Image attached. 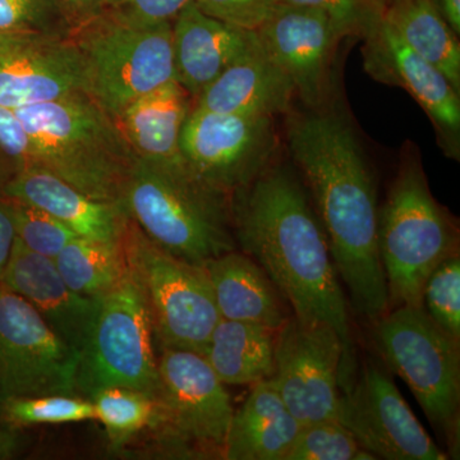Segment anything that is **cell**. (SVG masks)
Listing matches in <instances>:
<instances>
[{"instance_id":"1f68e13d","label":"cell","mask_w":460,"mask_h":460,"mask_svg":"<svg viewBox=\"0 0 460 460\" xmlns=\"http://www.w3.org/2000/svg\"><path fill=\"white\" fill-rule=\"evenodd\" d=\"M423 308L435 325L460 347L459 255L445 260L429 275L423 289Z\"/></svg>"},{"instance_id":"7402d4cb","label":"cell","mask_w":460,"mask_h":460,"mask_svg":"<svg viewBox=\"0 0 460 460\" xmlns=\"http://www.w3.org/2000/svg\"><path fill=\"white\" fill-rule=\"evenodd\" d=\"M204 266L222 319L256 323L274 332L289 319L279 290L252 257L234 250Z\"/></svg>"},{"instance_id":"cb8c5ba5","label":"cell","mask_w":460,"mask_h":460,"mask_svg":"<svg viewBox=\"0 0 460 460\" xmlns=\"http://www.w3.org/2000/svg\"><path fill=\"white\" fill-rule=\"evenodd\" d=\"M301 428L272 381H259L233 414L222 456L228 460H284Z\"/></svg>"},{"instance_id":"30bf717a","label":"cell","mask_w":460,"mask_h":460,"mask_svg":"<svg viewBox=\"0 0 460 460\" xmlns=\"http://www.w3.org/2000/svg\"><path fill=\"white\" fill-rule=\"evenodd\" d=\"M277 135L270 117L226 114L196 107L181 133L190 172L223 195L238 192L271 165Z\"/></svg>"},{"instance_id":"83f0119b","label":"cell","mask_w":460,"mask_h":460,"mask_svg":"<svg viewBox=\"0 0 460 460\" xmlns=\"http://www.w3.org/2000/svg\"><path fill=\"white\" fill-rule=\"evenodd\" d=\"M95 407V420L102 423L113 447H120L156 425L159 407L155 399L128 387H105L90 396Z\"/></svg>"},{"instance_id":"4fadbf2b","label":"cell","mask_w":460,"mask_h":460,"mask_svg":"<svg viewBox=\"0 0 460 460\" xmlns=\"http://www.w3.org/2000/svg\"><path fill=\"white\" fill-rule=\"evenodd\" d=\"M338 422L375 459L447 460L383 366L365 362L341 392Z\"/></svg>"},{"instance_id":"d4e9b609","label":"cell","mask_w":460,"mask_h":460,"mask_svg":"<svg viewBox=\"0 0 460 460\" xmlns=\"http://www.w3.org/2000/svg\"><path fill=\"white\" fill-rule=\"evenodd\" d=\"M275 345L274 330L222 319L202 356L224 385H253L274 376Z\"/></svg>"},{"instance_id":"3957f363","label":"cell","mask_w":460,"mask_h":460,"mask_svg":"<svg viewBox=\"0 0 460 460\" xmlns=\"http://www.w3.org/2000/svg\"><path fill=\"white\" fill-rule=\"evenodd\" d=\"M47 169L99 201L122 204L136 157L117 120L84 91L14 109Z\"/></svg>"},{"instance_id":"d6a6232c","label":"cell","mask_w":460,"mask_h":460,"mask_svg":"<svg viewBox=\"0 0 460 460\" xmlns=\"http://www.w3.org/2000/svg\"><path fill=\"white\" fill-rule=\"evenodd\" d=\"M0 31L72 35L68 21L54 0H0Z\"/></svg>"},{"instance_id":"836d02e7","label":"cell","mask_w":460,"mask_h":460,"mask_svg":"<svg viewBox=\"0 0 460 460\" xmlns=\"http://www.w3.org/2000/svg\"><path fill=\"white\" fill-rule=\"evenodd\" d=\"M277 3L319 9L330 18L341 39L363 38L385 9L381 0H277Z\"/></svg>"},{"instance_id":"6da1fadb","label":"cell","mask_w":460,"mask_h":460,"mask_svg":"<svg viewBox=\"0 0 460 460\" xmlns=\"http://www.w3.org/2000/svg\"><path fill=\"white\" fill-rule=\"evenodd\" d=\"M233 233L304 323H328L343 344L341 392L352 385L357 363L347 298L319 217L288 169L269 166L235 192Z\"/></svg>"},{"instance_id":"ab89813d","label":"cell","mask_w":460,"mask_h":460,"mask_svg":"<svg viewBox=\"0 0 460 460\" xmlns=\"http://www.w3.org/2000/svg\"><path fill=\"white\" fill-rule=\"evenodd\" d=\"M438 13L456 35H460V0H431Z\"/></svg>"},{"instance_id":"44dd1931","label":"cell","mask_w":460,"mask_h":460,"mask_svg":"<svg viewBox=\"0 0 460 460\" xmlns=\"http://www.w3.org/2000/svg\"><path fill=\"white\" fill-rule=\"evenodd\" d=\"M295 95L288 75L257 41L202 91L196 107L217 113L274 118L289 111Z\"/></svg>"},{"instance_id":"f1b7e54d","label":"cell","mask_w":460,"mask_h":460,"mask_svg":"<svg viewBox=\"0 0 460 460\" xmlns=\"http://www.w3.org/2000/svg\"><path fill=\"white\" fill-rule=\"evenodd\" d=\"M0 414L12 428L62 425L95 420V407L80 395L13 396L0 401Z\"/></svg>"},{"instance_id":"7c38bea8","label":"cell","mask_w":460,"mask_h":460,"mask_svg":"<svg viewBox=\"0 0 460 460\" xmlns=\"http://www.w3.org/2000/svg\"><path fill=\"white\" fill-rule=\"evenodd\" d=\"M157 374L156 425L174 444L223 456L234 410L210 363L202 354L162 347Z\"/></svg>"},{"instance_id":"5bb4252c","label":"cell","mask_w":460,"mask_h":460,"mask_svg":"<svg viewBox=\"0 0 460 460\" xmlns=\"http://www.w3.org/2000/svg\"><path fill=\"white\" fill-rule=\"evenodd\" d=\"M341 357V339L328 323L290 316L278 330L270 380L301 426L338 420Z\"/></svg>"},{"instance_id":"f35d334b","label":"cell","mask_w":460,"mask_h":460,"mask_svg":"<svg viewBox=\"0 0 460 460\" xmlns=\"http://www.w3.org/2000/svg\"><path fill=\"white\" fill-rule=\"evenodd\" d=\"M16 241L13 222L4 208L0 205V280L7 268Z\"/></svg>"},{"instance_id":"74e56055","label":"cell","mask_w":460,"mask_h":460,"mask_svg":"<svg viewBox=\"0 0 460 460\" xmlns=\"http://www.w3.org/2000/svg\"><path fill=\"white\" fill-rule=\"evenodd\" d=\"M54 2L65 14L74 32L78 27L102 16L109 0H54Z\"/></svg>"},{"instance_id":"52a82bcc","label":"cell","mask_w":460,"mask_h":460,"mask_svg":"<svg viewBox=\"0 0 460 460\" xmlns=\"http://www.w3.org/2000/svg\"><path fill=\"white\" fill-rule=\"evenodd\" d=\"M376 323L378 349L386 365L407 384L429 423L443 436L447 456L458 458L460 347L423 307L392 308Z\"/></svg>"},{"instance_id":"ac0fdd59","label":"cell","mask_w":460,"mask_h":460,"mask_svg":"<svg viewBox=\"0 0 460 460\" xmlns=\"http://www.w3.org/2000/svg\"><path fill=\"white\" fill-rule=\"evenodd\" d=\"M0 283L26 299L58 337L80 354L100 299L77 295L66 286L53 260L32 252L18 238Z\"/></svg>"},{"instance_id":"d590c367","label":"cell","mask_w":460,"mask_h":460,"mask_svg":"<svg viewBox=\"0 0 460 460\" xmlns=\"http://www.w3.org/2000/svg\"><path fill=\"white\" fill-rule=\"evenodd\" d=\"M208 16L229 25L257 31L277 0H193Z\"/></svg>"},{"instance_id":"4316f807","label":"cell","mask_w":460,"mask_h":460,"mask_svg":"<svg viewBox=\"0 0 460 460\" xmlns=\"http://www.w3.org/2000/svg\"><path fill=\"white\" fill-rule=\"evenodd\" d=\"M53 261L66 286L91 299L102 298L128 277L120 241L75 237Z\"/></svg>"},{"instance_id":"8d00e7d4","label":"cell","mask_w":460,"mask_h":460,"mask_svg":"<svg viewBox=\"0 0 460 460\" xmlns=\"http://www.w3.org/2000/svg\"><path fill=\"white\" fill-rule=\"evenodd\" d=\"M0 151L16 164V171L39 166L38 151L31 136L14 109L0 105Z\"/></svg>"},{"instance_id":"9a60e30c","label":"cell","mask_w":460,"mask_h":460,"mask_svg":"<svg viewBox=\"0 0 460 460\" xmlns=\"http://www.w3.org/2000/svg\"><path fill=\"white\" fill-rule=\"evenodd\" d=\"M87 93L84 58L72 36L0 31V105L11 109Z\"/></svg>"},{"instance_id":"484cf974","label":"cell","mask_w":460,"mask_h":460,"mask_svg":"<svg viewBox=\"0 0 460 460\" xmlns=\"http://www.w3.org/2000/svg\"><path fill=\"white\" fill-rule=\"evenodd\" d=\"M384 20L411 50L436 66L460 93V44L431 0H392Z\"/></svg>"},{"instance_id":"5b68a950","label":"cell","mask_w":460,"mask_h":460,"mask_svg":"<svg viewBox=\"0 0 460 460\" xmlns=\"http://www.w3.org/2000/svg\"><path fill=\"white\" fill-rule=\"evenodd\" d=\"M385 205L378 208V252L389 308L423 307L432 271L458 255V229L429 190L416 147H408Z\"/></svg>"},{"instance_id":"d6986e66","label":"cell","mask_w":460,"mask_h":460,"mask_svg":"<svg viewBox=\"0 0 460 460\" xmlns=\"http://www.w3.org/2000/svg\"><path fill=\"white\" fill-rule=\"evenodd\" d=\"M256 31L208 16L190 0L172 21L178 84L198 99L234 60L257 44Z\"/></svg>"},{"instance_id":"8fae6325","label":"cell","mask_w":460,"mask_h":460,"mask_svg":"<svg viewBox=\"0 0 460 460\" xmlns=\"http://www.w3.org/2000/svg\"><path fill=\"white\" fill-rule=\"evenodd\" d=\"M78 359L26 299L0 283V401L77 395Z\"/></svg>"},{"instance_id":"ffe728a7","label":"cell","mask_w":460,"mask_h":460,"mask_svg":"<svg viewBox=\"0 0 460 460\" xmlns=\"http://www.w3.org/2000/svg\"><path fill=\"white\" fill-rule=\"evenodd\" d=\"M3 193L47 211L77 237L95 241L119 242L128 217L122 204L90 198L39 166L16 171Z\"/></svg>"},{"instance_id":"4dcf8cb0","label":"cell","mask_w":460,"mask_h":460,"mask_svg":"<svg viewBox=\"0 0 460 460\" xmlns=\"http://www.w3.org/2000/svg\"><path fill=\"white\" fill-rule=\"evenodd\" d=\"M0 205L13 222L16 238L39 255L54 260L72 238L77 237L65 224L36 206L9 198Z\"/></svg>"},{"instance_id":"8992f818","label":"cell","mask_w":460,"mask_h":460,"mask_svg":"<svg viewBox=\"0 0 460 460\" xmlns=\"http://www.w3.org/2000/svg\"><path fill=\"white\" fill-rule=\"evenodd\" d=\"M120 243L160 347L204 354L222 320L205 266L165 252L129 217Z\"/></svg>"},{"instance_id":"e575fe53","label":"cell","mask_w":460,"mask_h":460,"mask_svg":"<svg viewBox=\"0 0 460 460\" xmlns=\"http://www.w3.org/2000/svg\"><path fill=\"white\" fill-rule=\"evenodd\" d=\"M190 0H109L105 13L133 26H154L172 22Z\"/></svg>"},{"instance_id":"60d3db41","label":"cell","mask_w":460,"mask_h":460,"mask_svg":"<svg viewBox=\"0 0 460 460\" xmlns=\"http://www.w3.org/2000/svg\"><path fill=\"white\" fill-rule=\"evenodd\" d=\"M18 441L11 429H0V459L11 458L16 452Z\"/></svg>"},{"instance_id":"ba28073f","label":"cell","mask_w":460,"mask_h":460,"mask_svg":"<svg viewBox=\"0 0 460 460\" xmlns=\"http://www.w3.org/2000/svg\"><path fill=\"white\" fill-rule=\"evenodd\" d=\"M71 36L86 66L87 93L114 119L136 100L177 81L172 22L133 26L102 14Z\"/></svg>"},{"instance_id":"f546056e","label":"cell","mask_w":460,"mask_h":460,"mask_svg":"<svg viewBox=\"0 0 460 460\" xmlns=\"http://www.w3.org/2000/svg\"><path fill=\"white\" fill-rule=\"evenodd\" d=\"M338 420L302 426L284 460H372Z\"/></svg>"},{"instance_id":"277c9868","label":"cell","mask_w":460,"mask_h":460,"mask_svg":"<svg viewBox=\"0 0 460 460\" xmlns=\"http://www.w3.org/2000/svg\"><path fill=\"white\" fill-rule=\"evenodd\" d=\"M226 198L189 168H169L137 157L122 205L157 247L183 261L205 265L237 248Z\"/></svg>"},{"instance_id":"603a6c76","label":"cell","mask_w":460,"mask_h":460,"mask_svg":"<svg viewBox=\"0 0 460 460\" xmlns=\"http://www.w3.org/2000/svg\"><path fill=\"white\" fill-rule=\"evenodd\" d=\"M190 98L174 81L124 109L115 120L136 157L169 168H187L181 133L190 113Z\"/></svg>"},{"instance_id":"9c48e42d","label":"cell","mask_w":460,"mask_h":460,"mask_svg":"<svg viewBox=\"0 0 460 460\" xmlns=\"http://www.w3.org/2000/svg\"><path fill=\"white\" fill-rule=\"evenodd\" d=\"M154 329L140 290L126 278L100 298L78 359L75 393L89 399L105 387H128L159 398Z\"/></svg>"},{"instance_id":"7a4b0ae2","label":"cell","mask_w":460,"mask_h":460,"mask_svg":"<svg viewBox=\"0 0 460 460\" xmlns=\"http://www.w3.org/2000/svg\"><path fill=\"white\" fill-rule=\"evenodd\" d=\"M288 148L313 195L332 261L357 313H387L378 252V206L370 165L352 124L325 107L290 115Z\"/></svg>"},{"instance_id":"e0dca14e","label":"cell","mask_w":460,"mask_h":460,"mask_svg":"<svg viewBox=\"0 0 460 460\" xmlns=\"http://www.w3.org/2000/svg\"><path fill=\"white\" fill-rule=\"evenodd\" d=\"M256 33L305 107H325L332 56L341 39L330 18L316 8L277 3Z\"/></svg>"},{"instance_id":"2e32d148","label":"cell","mask_w":460,"mask_h":460,"mask_svg":"<svg viewBox=\"0 0 460 460\" xmlns=\"http://www.w3.org/2000/svg\"><path fill=\"white\" fill-rule=\"evenodd\" d=\"M363 39L366 71L380 83L407 91L428 114L445 155L459 160L458 91L436 66L411 50L383 16Z\"/></svg>"},{"instance_id":"b9f144b4","label":"cell","mask_w":460,"mask_h":460,"mask_svg":"<svg viewBox=\"0 0 460 460\" xmlns=\"http://www.w3.org/2000/svg\"><path fill=\"white\" fill-rule=\"evenodd\" d=\"M390 2H392V0H381V3H383L384 7H386L387 3H390Z\"/></svg>"}]
</instances>
